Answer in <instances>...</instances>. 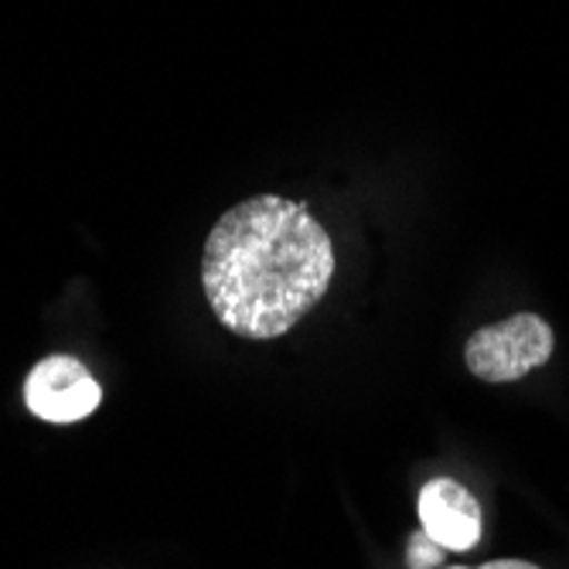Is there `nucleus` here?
<instances>
[{
    "label": "nucleus",
    "instance_id": "nucleus-6",
    "mask_svg": "<svg viewBox=\"0 0 569 569\" xmlns=\"http://www.w3.org/2000/svg\"><path fill=\"white\" fill-rule=\"evenodd\" d=\"M481 569H539L526 559H495V562H485Z\"/></svg>",
    "mask_w": 569,
    "mask_h": 569
},
{
    "label": "nucleus",
    "instance_id": "nucleus-2",
    "mask_svg": "<svg viewBox=\"0 0 569 569\" xmlns=\"http://www.w3.org/2000/svg\"><path fill=\"white\" fill-rule=\"evenodd\" d=\"M552 345V328L539 315H515L501 325L475 331L463 358H468V369L485 382H515L546 366Z\"/></svg>",
    "mask_w": 569,
    "mask_h": 569
},
{
    "label": "nucleus",
    "instance_id": "nucleus-4",
    "mask_svg": "<svg viewBox=\"0 0 569 569\" xmlns=\"http://www.w3.org/2000/svg\"><path fill=\"white\" fill-rule=\"evenodd\" d=\"M420 522L440 549L468 552L481 542V505L468 488L450 478H433L423 485Z\"/></svg>",
    "mask_w": 569,
    "mask_h": 569
},
{
    "label": "nucleus",
    "instance_id": "nucleus-3",
    "mask_svg": "<svg viewBox=\"0 0 569 569\" xmlns=\"http://www.w3.org/2000/svg\"><path fill=\"white\" fill-rule=\"evenodd\" d=\"M24 402L44 423H79L102 402L99 382L72 355L41 358L24 382Z\"/></svg>",
    "mask_w": 569,
    "mask_h": 569
},
{
    "label": "nucleus",
    "instance_id": "nucleus-5",
    "mask_svg": "<svg viewBox=\"0 0 569 569\" xmlns=\"http://www.w3.org/2000/svg\"><path fill=\"white\" fill-rule=\"evenodd\" d=\"M433 562H440V546L427 532H420L412 539V569H430Z\"/></svg>",
    "mask_w": 569,
    "mask_h": 569
},
{
    "label": "nucleus",
    "instance_id": "nucleus-1",
    "mask_svg": "<svg viewBox=\"0 0 569 569\" xmlns=\"http://www.w3.org/2000/svg\"><path fill=\"white\" fill-rule=\"evenodd\" d=\"M335 277V246L307 204L246 198L216 222L201 256L212 315L236 335L270 341L315 307Z\"/></svg>",
    "mask_w": 569,
    "mask_h": 569
}]
</instances>
